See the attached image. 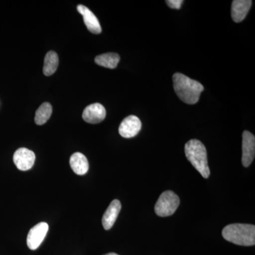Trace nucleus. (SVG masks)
Instances as JSON below:
<instances>
[{
  "label": "nucleus",
  "mask_w": 255,
  "mask_h": 255,
  "mask_svg": "<svg viewBox=\"0 0 255 255\" xmlns=\"http://www.w3.org/2000/svg\"><path fill=\"white\" fill-rule=\"evenodd\" d=\"M174 91L179 99L188 105H195L199 102L204 87L200 82L177 73L172 77Z\"/></svg>",
  "instance_id": "f257e3e1"
},
{
  "label": "nucleus",
  "mask_w": 255,
  "mask_h": 255,
  "mask_svg": "<svg viewBox=\"0 0 255 255\" xmlns=\"http://www.w3.org/2000/svg\"><path fill=\"white\" fill-rule=\"evenodd\" d=\"M223 237L233 244L242 246H253L255 244L254 225L233 223L223 228Z\"/></svg>",
  "instance_id": "f03ea898"
},
{
  "label": "nucleus",
  "mask_w": 255,
  "mask_h": 255,
  "mask_svg": "<svg viewBox=\"0 0 255 255\" xmlns=\"http://www.w3.org/2000/svg\"><path fill=\"white\" fill-rule=\"evenodd\" d=\"M184 150L188 160L194 168L203 177L209 178L210 169L208 165L207 151L204 144L196 139H192L186 143Z\"/></svg>",
  "instance_id": "7ed1b4c3"
},
{
  "label": "nucleus",
  "mask_w": 255,
  "mask_h": 255,
  "mask_svg": "<svg viewBox=\"0 0 255 255\" xmlns=\"http://www.w3.org/2000/svg\"><path fill=\"white\" fill-rule=\"evenodd\" d=\"M180 204L179 196L172 191H165L159 196L155 206V211L161 217L172 216Z\"/></svg>",
  "instance_id": "20e7f679"
},
{
  "label": "nucleus",
  "mask_w": 255,
  "mask_h": 255,
  "mask_svg": "<svg viewBox=\"0 0 255 255\" xmlns=\"http://www.w3.org/2000/svg\"><path fill=\"white\" fill-rule=\"evenodd\" d=\"M48 231V225L46 223H38L30 230L27 236V246L31 251L38 248L46 238Z\"/></svg>",
  "instance_id": "39448f33"
},
{
  "label": "nucleus",
  "mask_w": 255,
  "mask_h": 255,
  "mask_svg": "<svg viewBox=\"0 0 255 255\" xmlns=\"http://www.w3.org/2000/svg\"><path fill=\"white\" fill-rule=\"evenodd\" d=\"M141 127V122L139 118L135 116H129L121 123L119 128V134L125 138H130L137 135Z\"/></svg>",
  "instance_id": "423d86ee"
},
{
  "label": "nucleus",
  "mask_w": 255,
  "mask_h": 255,
  "mask_svg": "<svg viewBox=\"0 0 255 255\" xmlns=\"http://www.w3.org/2000/svg\"><path fill=\"white\" fill-rule=\"evenodd\" d=\"M255 155V137L251 132L246 130L243 134V157L242 162L246 167H249Z\"/></svg>",
  "instance_id": "0eeeda50"
},
{
  "label": "nucleus",
  "mask_w": 255,
  "mask_h": 255,
  "mask_svg": "<svg viewBox=\"0 0 255 255\" xmlns=\"http://www.w3.org/2000/svg\"><path fill=\"white\" fill-rule=\"evenodd\" d=\"M13 159L15 165L19 170L27 171L31 169L34 164L36 155L33 151L21 147L14 152Z\"/></svg>",
  "instance_id": "6e6552de"
},
{
  "label": "nucleus",
  "mask_w": 255,
  "mask_h": 255,
  "mask_svg": "<svg viewBox=\"0 0 255 255\" xmlns=\"http://www.w3.org/2000/svg\"><path fill=\"white\" fill-rule=\"evenodd\" d=\"M106 114L107 112L103 105L99 103L92 104L85 109L82 118L87 123L99 124L105 120Z\"/></svg>",
  "instance_id": "1a4fd4ad"
},
{
  "label": "nucleus",
  "mask_w": 255,
  "mask_h": 255,
  "mask_svg": "<svg viewBox=\"0 0 255 255\" xmlns=\"http://www.w3.org/2000/svg\"><path fill=\"white\" fill-rule=\"evenodd\" d=\"M77 9L80 14L83 16L84 22L86 25L89 31L95 34H100L102 32L100 21L97 16L94 14L92 11H90L87 6L84 5L79 4Z\"/></svg>",
  "instance_id": "9d476101"
},
{
  "label": "nucleus",
  "mask_w": 255,
  "mask_h": 255,
  "mask_svg": "<svg viewBox=\"0 0 255 255\" xmlns=\"http://www.w3.org/2000/svg\"><path fill=\"white\" fill-rule=\"evenodd\" d=\"M253 4L251 0H234L231 8V16L236 23L241 22L246 17Z\"/></svg>",
  "instance_id": "9b49d317"
},
{
  "label": "nucleus",
  "mask_w": 255,
  "mask_h": 255,
  "mask_svg": "<svg viewBox=\"0 0 255 255\" xmlns=\"http://www.w3.org/2000/svg\"><path fill=\"white\" fill-rule=\"evenodd\" d=\"M121 209H122V204H121L120 201L117 199L112 201L102 217V225L105 230L108 231L113 227L119 213H120Z\"/></svg>",
  "instance_id": "f8f14e48"
},
{
  "label": "nucleus",
  "mask_w": 255,
  "mask_h": 255,
  "mask_svg": "<svg viewBox=\"0 0 255 255\" xmlns=\"http://www.w3.org/2000/svg\"><path fill=\"white\" fill-rule=\"evenodd\" d=\"M70 164L73 172L78 175H84L88 172V160L81 152H75L71 156Z\"/></svg>",
  "instance_id": "ddd939ff"
},
{
  "label": "nucleus",
  "mask_w": 255,
  "mask_h": 255,
  "mask_svg": "<svg viewBox=\"0 0 255 255\" xmlns=\"http://www.w3.org/2000/svg\"><path fill=\"white\" fill-rule=\"evenodd\" d=\"M95 63L104 68L114 69L120 61V56L117 53H108L98 55L95 58Z\"/></svg>",
  "instance_id": "4468645a"
},
{
  "label": "nucleus",
  "mask_w": 255,
  "mask_h": 255,
  "mask_svg": "<svg viewBox=\"0 0 255 255\" xmlns=\"http://www.w3.org/2000/svg\"><path fill=\"white\" fill-rule=\"evenodd\" d=\"M59 65L58 55L55 51L47 53L44 59V65H43V73L46 76H50L56 71Z\"/></svg>",
  "instance_id": "2eb2a0df"
},
{
  "label": "nucleus",
  "mask_w": 255,
  "mask_h": 255,
  "mask_svg": "<svg viewBox=\"0 0 255 255\" xmlns=\"http://www.w3.org/2000/svg\"><path fill=\"white\" fill-rule=\"evenodd\" d=\"M52 112H53V108L50 103L45 102L42 104L39 108L37 110L36 115H35V122L37 125H43L46 124L51 117Z\"/></svg>",
  "instance_id": "dca6fc26"
},
{
  "label": "nucleus",
  "mask_w": 255,
  "mask_h": 255,
  "mask_svg": "<svg viewBox=\"0 0 255 255\" xmlns=\"http://www.w3.org/2000/svg\"><path fill=\"white\" fill-rule=\"evenodd\" d=\"M184 2L183 0H167L166 3L172 9H179Z\"/></svg>",
  "instance_id": "f3484780"
},
{
  "label": "nucleus",
  "mask_w": 255,
  "mask_h": 255,
  "mask_svg": "<svg viewBox=\"0 0 255 255\" xmlns=\"http://www.w3.org/2000/svg\"><path fill=\"white\" fill-rule=\"evenodd\" d=\"M119 255L116 254V253H108V254H106V255Z\"/></svg>",
  "instance_id": "a211bd4d"
}]
</instances>
